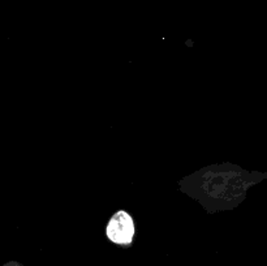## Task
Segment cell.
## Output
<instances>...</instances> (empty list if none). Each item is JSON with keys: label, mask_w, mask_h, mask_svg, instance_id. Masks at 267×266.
I'll list each match as a JSON object with an SVG mask.
<instances>
[{"label": "cell", "mask_w": 267, "mask_h": 266, "mask_svg": "<svg viewBox=\"0 0 267 266\" xmlns=\"http://www.w3.org/2000/svg\"><path fill=\"white\" fill-rule=\"evenodd\" d=\"M134 225L131 215L125 211H119L107 226V236L116 244H129L133 240Z\"/></svg>", "instance_id": "cell-1"}]
</instances>
